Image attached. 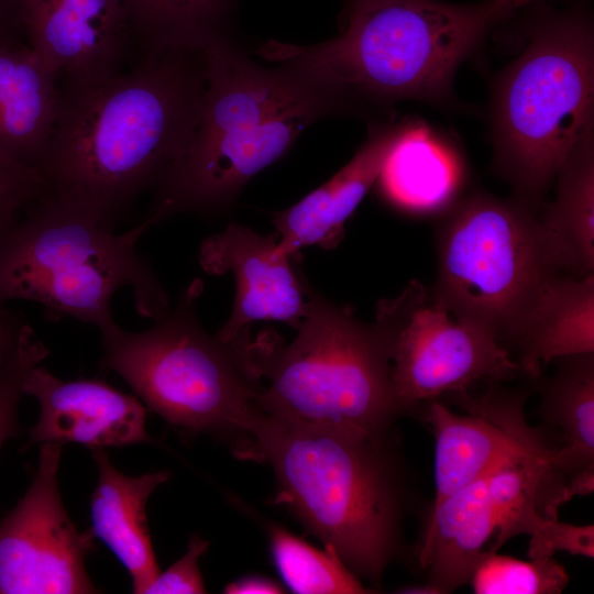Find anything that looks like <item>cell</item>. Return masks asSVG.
Returning a JSON list of instances; mask_svg holds the SVG:
<instances>
[{
  "instance_id": "6da1fadb",
  "label": "cell",
  "mask_w": 594,
  "mask_h": 594,
  "mask_svg": "<svg viewBox=\"0 0 594 594\" xmlns=\"http://www.w3.org/2000/svg\"><path fill=\"white\" fill-rule=\"evenodd\" d=\"M206 86L205 53L188 50L147 53L129 73L64 82L38 166L45 193L116 228L185 152Z\"/></svg>"
},
{
  "instance_id": "7a4b0ae2",
  "label": "cell",
  "mask_w": 594,
  "mask_h": 594,
  "mask_svg": "<svg viewBox=\"0 0 594 594\" xmlns=\"http://www.w3.org/2000/svg\"><path fill=\"white\" fill-rule=\"evenodd\" d=\"M518 10L517 0H349L333 38L270 40L256 54L326 92L341 114L374 119L402 101L459 110L458 68Z\"/></svg>"
},
{
  "instance_id": "3957f363",
  "label": "cell",
  "mask_w": 594,
  "mask_h": 594,
  "mask_svg": "<svg viewBox=\"0 0 594 594\" xmlns=\"http://www.w3.org/2000/svg\"><path fill=\"white\" fill-rule=\"evenodd\" d=\"M388 435L299 425L258 411L235 450L276 479V503L358 576L381 583L403 551L404 468Z\"/></svg>"
},
{
  "instance_id": "277c9868",
  "label": "cell",
  "mask_w": 594,
  "mask_h": 594,
  "mask_svg": "<svg viewBox=\"0 0 594 594\" xmlns=\"http://www.w3.org/2000/svg\"><path fill=\"white\" fill-rule=\"evenodd\" d=\"M207 86L188 146L153 188L150 227L185 212L230 207L317 120L340 116L323 91L289 69L264 67L233 34L205 50Z\"/></svg>"
},
{
  "instance_id": "5b68a950",
  "label": "cell",
  "mask_w": 594,
  "mask_h": 594,
  "mask_svg": "<svg viewBox=\"0 0 594 594\" xmlns=\"http://www.w3.org/2000/svg\"><path fill=\"white\" fill-rule=\"evenodd\" d=\"M524 52L491 91L493 164L539 208L575 142L594 128V23L588 3L525 7Z\"/></svg>"
},
{
  "instance_id": "8992f818",
  "label": "cell",
  "mask_w": 594,
  "mask_h": 594,
  "mask_svg": "<svg viewBox=\"0 0 594 594\" xmlns=\"http://www.w3.org/2000/svg\"><path fill=\"white\" fill-rule=\"evenodd\" d=\"M150 229L142 220L117 233L78 206L44 193L0 228V305L43 306L50 321L73 318L99 329L113 322L111 300L132 290L138 314L158 320L170 309L148 258L136 251Z\"/></svg>"
},
{
  "instance_id": "52a82bcc",
  "label": "cell",
  "mask_w": 594,
  "mask_h": 594,
  "mask_svg": "<svg viewBox=\"0 0 594 594\" xmlns=\"http://www.w3.org/2000/svg\"><path fill=\"white\" fill-rule=\"evenodd\" d=\"M288 343L250 333L243 350L257 382L260 413L286 421L371 437L402 416L387 350L373 323L308 286V309Z\"/></svg>"
},
{
  "instance_id": "ba28073f",
  "label": "cell",
  "mask_w": 594,
  "mask_h": 594,
  "mask_svg": "<svg viewBox=\"0 0 594 594\" xmlns=\"http://www.w3.org/2000/svg\"><path fill=\"white\" fill-rule=\"evenodd\" d=\"M204 285L193 280L175 307L147 330L116 322L99 329L100 369L119 374L147 410L188 435L241 439L257 415V382L248 367L242 337L209 334L196 314Z\"/></svg>"
},
{
  "instance_id": "9c48e42d",
  "label": "cell",
  "mask_w": 594,
  "mask_h": 594,
  "mask_svg": "<svg viewBox=\"0 0 594 594\" xmlns=\"http://www.w3.org/2000/svg\"><path fill=\"white\" fill-rule=\"evenodd\" d=\"M538 208L476 191L449 206L436 229L432 298L508 351L549 282L560 275Z\"/></svg>"
},
{
  "instance_id": "30bf717a",
  "label": "cell",
  "mask_w": 594,
  "mask_h": 594,
  "mask_svg": "<svg viewBox=\"0 0 594 594\" xmlns=\"http://www.w3.org/2000/svg\"><path fill=\"white\" fill-rule=\"evenodd\" d=\"M558 448L505 461L430 506L415 558L432 594L470 582L479 563L518 536H537L573 495Z\"/></svg>"
},
{
  "instance_id": "8fae6325",
  "label": "cell",
  "mask_w": 594,
  "mask_h": 594,
  "mask_svg": "<svg viewBox=\"0 0 594 594\" xmlns=\"http://www.w3.org/2000/svg\"><path fill=\"white\" fill-rule=\"evenodd\" d=\"M373 326L389 356L402 415L419 411L440 396L468 391L479 381L490 384L526 376L492 334L455 319L418 280L398 296L381 300Z\"/></svg>"
},
{
  "instance_id": "7c38bea8",
  "label": "cell",
  "mask_w": 594,
  "mask_h": 594,
  "mask_svg": "<svg viewBox=\"0 0 594 594\" xmlns=\"http://www.w3.org/2000/svg\"><path fill=\"white\" fill-rule=\"evenodd\" d=\"M63 443L40 444L36 473L15 507L0 521V594H89L100 590L85 558L90 529L77 530L62 499Z\"/></svg>"
},
{
  "instance_id": "4fadbf2b",
  "label": "cell",
  "mask_w": 594,
  "mask_h": 594,
  "mask_svg": "<svg viewBox=\"0 0 594 594\" xmlns=\"http://www.w3.org/2000/svg\"><path fill=\"white\" fill-rule=\"evenodd\" d=\"M447 396L468 415L453 413L440 399H431L419 409L436 440V494L431 505L509 459L557 448L526 424L524 391L490 384L488 391L479 397L468 391Z\"/></svg>"
},
{
  "instance_id": "5bb4252c",
  "label": "cell",
  "mask_w": 594,
  "mask_h": 594,
  "mask_svg": "<svg viewBox=\"0 0 594 594\" xmlns=\"http://www.w3.org/2000/svg\"><path fill=\"white\" fill-rule=\"evenodd\" d=\"M278 237L261 234L249 227L230 223L206 238L199 249V264L210 275L230 272L235 295L230 317L217 336L230 341L251 323L273 320L296 329L308 309L309 284L297 272V255L277 250Z\"/></svg>"
},
{
  "instance_id": "9a60e30c",
  "label": "cell",
  "mask_w": 594,
  "mask_h": 594,
  "mask_svg": "<svg viewBox=\"0 0 594 594\" xmlns=\"http://www.w3.org/2000/svg\"><path fill=\"white\" fill-rule=\"evenodd\" d=\"M24 38L65 84L120 72L133 38L122 0H22Z\"/></svg>"
},
{
  "instance_id": "2e32d148",
  "label": "cell",
  "mask_w": 594,
  "mask_h": 594,
  "mask_svg": "<svg viewBox=\"0 0 594 594\" xmlns=\"http://www.w3.org/2000/svg\"><path fill=\"white\" fill-rule=\"evenodd\" d=\"M22 391L40 407L26 447L73 442L91 450L153 441L142 400L105 381H62L38 364L26 373Z\"/></svg>"
},
{
  "instance_id": "e0dca14e",
  "label": "cell",
  "mask_w": 594,
  "mask_h": 594,
  "mask_svg": "<svg viewBox=\"0 0 594 594\" xmlns=\"http://www.w3.org/2000/svg\"><path fill=\"white\" fill-rule=\"evenodd\" d=\"M408 121L370 122L366 141L346 165L298 202L274 215L279 253L295 256L306 246L333 249L340 243L345 222L376 184Z\"/></svg>"
},
{
  "instance_id": "ac0fdd59",
  "label": "cell",
  "mask_w": 594,
  "mask_h": 594,
  "mask_svg": "<svg viewBox=\"0 0 594 594\" xmlns=\"http://www.w3.org/2000/svg\"><path fill=\"white\" fill-rule=\"evenodd\" d=\"M98 481L90 496L89 528L129 572L132 593L144 594L161 572L147 525L150 496L169 479L167 471L131 476L119 471L103 448L91 449Z\"/></svg>"
},
{
  "instance_id": "d6986e66",
  "label": "cell",
  "mask_w": 594,
  "mask_h": 594,
  "mask_svg": "<svg viewBox=\"0 0 594 594\" xmlns=\"http://www.w3.org/2000/svg\"><path fill=\"white\" fill-rule=\"evenodd\" d=\"M57 81L26 42L0 43V152L38 169L59 112Z\"/></svg>"
},
{
  "instance_id": "ffe728a7",
  "label": "cell",
  "mask_w": 594,
  "mask_h": 594,
  "mask_svg": "<svg viewBox=\"0 0 594 594\" xmlns=\"http://www.w3.org/2000/svg\"><path fill=\"white\" fill-rule=\"evenodd\" d=\"M527 377L569 355L594 352V274L557 275L544 287L509 349Z\"/></svg>"
},
{
  "instance_id": "44dd1931",
  "label": "cell",
  "mask_w": 594,
  "mask_h": 594,
  "mask_svg": "<svg viewBox=\"0 0 594 594\" xmlns=\"http://www.w3.org/2000/svg\"><path fill=\"white\" fill-rule=\"evenodd\" d=\"M464 175L449 139L419 119H409L376 183L393 205L411 212L447 209Z\"/></svg>"
},
{
  "instance_id": "7402d4cb",
  "label": "cell",
  "mask_w": 594,
  "mask_h": 594,
  "mask_svg": "<svg viewBox=\"0 0 594 594\" xmlns=\"http://www.w3.org/2000/svg\"><path fill=\"white\" fill-rule=\"evenodd\" d=\"M540 382L539 416L563 435L554 465L568 477L573 496L594 490V352L554 360Z\"/></svg>"
},
{
  "instance_id": "603a6c76",
  "label": "cell",
  "mask_w": 594,
  "mask_h": 594,
  "mask_svg": "<svg viewBox=\"0 0 594 594\" xmlns=\"http://www.w3.org/2000/svg\"><path fill=\"white\" fill-rule=\"evenodd\" d=\"M554 201L540 223L551 256L569 275L594 274V128L571 147L557 172Z\"/></svg>"
},
{
  "instance_id": "cb8c5ba5",
  "label": "cell",
  "mask_w": 594,
  "mask_h": 594,
  "mask_svg": "<svg viewBox=\"0 0 594 594\" xmlns=\"http://www.w3.org/2000/svg\"><path fill=\"white\" fill-rule=\"evenodd\" d=\"M270 549L287 587L299 594L369 593L331 548L318 550L280 526L270 528Z\"/></svg>"
},
{
  "instance_id": "d4e9b609",
  "label": "cell",
  "mask_w": 594,
  "mask_h": 594,
  "mask_svg": "<svg viewBox=\"0 0 594 594\" xmlns=\"http://www.w3.org/2000/svg\"><path fill=\"white\" fill-rule=\"evenodd\" d=\"M133 38L145 54L165 50L204 51L191 0H122Z\"/></svg>"
},
{
  "instance_id": "484cf974",
  "label": "cell",
  "mask_w": 594,
  "mask_h": 594,
  "mask_svg": "<svg viewBox=\"0 0 594 594\" xmlns=\"http://www.w3.org/2000/svg\"><path fill=\"white\" fill-rule=\"evenodd\" d=\"M470 583L476 594H558L569 575L553 557L522 561L496 552L479 563Z\"/></svg>"
},
{
  "instance_id": "4316f807",
  "label": "cell",
  "mask_w": 594,
  "mask_h": 594,
  "mask_svg": "<svg viewBox=\"0 0 594 594\" xmlns=\"http://www.w3.org/2000/svg\"><path fill=\"white\" fill-rule=\"evenodd\" d=\"M48 353V349L28 323L15 354L0 374V452L3 444L19 433L18 407L24 395L23 380Z\"/></svg>"
},
{
  "instance_id": "83f0119b",
  "label": "cell",
  "mask_w": 594,
  "mask_h": 594,
  "mask_svg": "<svg viewBox=\"0 0 594 594\" xmlns=\"http://www.w3.org/2000/svg\"><path fill=\"white\" fill-rule=\"evenodd\" d=\"M46 190L41 172L0 152V228L14 221L21 210Z\"/></svg>"
},
{
  "instance_id": "f1b7e54d",
  "label": "cell",
  "mask_w": 594,
  "mask_h": 594,
  "mask_svg": "<svg viewBox=\"0 0 594 594\" xmlns=\"http://www.w3.org/2000/svg\"><path fill=\"white\" fill-rule=\"evenodd\" d=\"M208 548L209 542L201 536H191L186 552L169 568L160 572L144 594L206 593L199 560Z\"/></svg>"
},
{
  "instance_id": "f546056e",
  "label": "cell",
  "mask_w": 594,
  "mask_h": 594,
  "mask_svg": "<svg viewBox=\"0 0 594 594\" xmlns=\"http://www.w3.org/2000/svg\"><path fill=\"white\" fill-rule=\"evenodd\" d=\"M558 551L593 559V525L578 526L550 519L537 537L530 538L528 556L532 560L553 557Z\"/></svg>"
},
{
  "instance_id": "4dcf8cb0",
  "label": "cell",
  "mask_w": 594,
  "mask_h": 594,
  "mask_svg": "<svg viewBox=\"0 0 594 594\" xmlns=\"http://www.w3.org/2000/svg\"><path fill=\"white\" fill-rule=\"evenodd\" d=\"M194 16L206 46L213 40L233 34L239 0H191Z\"/></svg>"
},
{
  "instance_id": "1f68e13d",
  "label": "cell",
  "mask_w": 594,
  "mask_h": 594,
  "mask_svg": "<svg viewBox=\"0 0 594 594\" xmlns=\"http://www.w3.org/2000/svg\"><path fill=\"white\" fill-rule=\"evenodd\" d=\"M26 324L22 311L0 305V374L15 354Z\"/></svg>"
},
{
  "instance_id": "d6a6232c",
  "label": "cell",
  "mask_w": 594,
  "mask_h": 594,
  "mask_svg": "<svg viewBox=\"0 0 594 594\" xmlns=\"http://www.w3.org/2000/svg\"><path fill=\"white\" fill-rule=\"evenodd\" d=\"M26 42L22 23V0H0V43Z\"/></svg>"
},
{
  "instance_id": "836d02e7",
  "label": "cell",
  "mask_w": 594,
  "mask_h": 594,
  "mask_svg": "<svg viewBox=\"0 0 594 594\" xmlns=\"http://www.w3.org/2000/svg\"><path fill=\"white\" fill-rule=\"evenodd\" d=\"M223 592L228 594H275L284 591L273 580L251 575L230 583Z\"/></svg>"
},
{
  "instance_id": "e575fe53",
  "label": "cell",
  "mask_w": 594,
  "mask_h": 594,
  "mask_svg": "<svg viewBox=\"0 0 594 594\" xmlns=\"http://www.w3.org/2000/svg\"><path fill=\"white\" fill-rule=\"evenodd\" d=\"M518 1V4L520 8H525L527 6H530V4H536V3H548L550 1H553V0H517Z\"/></svg>"
},
{
  "instance_id": "d590c367",
  "label": "cell",
  "mask_w": 594,
  "mask_h": 594,
  "mask_svg": "<svg viewBox=\"0 0 594 594\" xmlns=\"http://www.w3.org/2000/svg\"><path fill=\"white\" fill-rule=\"evenodd\" d=\"M345 1H349V0H345Z\"/></svg>"
}]
</instances>
